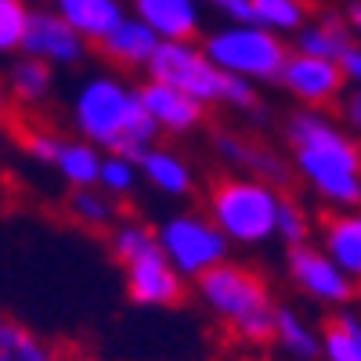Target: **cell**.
I'll list each match as a JSON object with an SVG mask.
<instances>
[{"label":"cell","instance_id":"cell-35","mask_svg":"<svg viewBox=\"0 0 361 361\" xmlns=\"http://www.w3.org/2000/svg\"><path fill=\"white\" fill-rule=\"evenodd\" d=\"M8 105H11V94H8V83L0 80V112H4Z\"/></svg>","mask_w":361,"mask_h":361},{"label":"cell","instance_id":"cell-19","mask_svg":"<svg viewBox=\"0 0 361 361\" xmlns=\"http://www.w3.org/2000/svg\"><path fill=\"white\" fill-rule=\"evenodd\" d=\"M137 170H141V180H148L156 192L170 195V199H185L195 192V173L192 166L185 163V156L170 152V148L156 145L137 159Z\"/></svg>","mask_w":361,"mask_h":361},{"label":"cell","instance_id":"cell-34","mask_svg":"<svg viewBox=\"0 0 361 361\" xmlns=\"http://www.w3.org/2000/svg\"><path fill=\"white\" fill-rule=\"evenodd\" d=\"M343 18H347V25H350L354 44H361V0H350V4L343 8Z\"/></svg>","mask_w":361,"mask_h":361},{"label":"cell","instance_id":"cell-10","mask_svg":"<svg viewBox=\"0 0 361 361\" xmlns=\"http://www.w3.org/2000/svg\"><path fill=\"white\" fill-rule=\"evenodd\" d=\"M22 54L40 58V62H47L51 69H73V66L87 62L90 44L58 11L33 8V15H29V29H25V40H22Z\"/></svg>","mask_w":361,"mask_h":361},{"label":"cell","instance_id":"cell-25","mask_svg":"<svg viewBox=\"0 0 361 361\" xmlns=\"http://www.w3.org/2000/svg\"><path fill=\"white\" fill-rule=\"evenodd\" d=\"M253 4V25L271 29L279 37H296L311 22L307 0H250Z\"/></svg>","mask_w":361,"mask_h":361},{"label":"cell","instance_id":"cell-24","mask_svg":"<svg viewBox=\"0 0 361 361\" xmlns=\"http://www.w3.org/2000/svg\"><path fill=\"white\" fill-rule=\"evenodd\" d=\"M0 361H69V357L54 350L47 340H40L33 329L0 318Z\"/></svg>","mask_w":361,"mask_h":361},{"label":"cell","instance_id":"cell-22","mask_svg":"<svg viewBox=\"0 0 361 361\" xmlns=\"http://www.w3.org/2000/svg\"><path fill=\"white\" fill-rule=\"evenodd\" d=\"M66 209L73 214L76 224L90 228V231H112L119 221V199H112L102 188H73V195L66 199Z\"/></svg>","mask_w":361,"mask_h":361},{"label":"cell","instance_id":"cell-11","mask_svg":"<svg viewBox=\"0 0 361 361\" xmlns=\"http://www.w3.org/2000/svg\"><path fill=\"white\" fill-rule=\"evenodd\" d=\"M282 90L289 98H296L304 109H329L343 102L347 94V76L340 62H325V58H307V54H289V62L279 76Z\"/></svg>","mask_w":361,"mask_h":361},{"label":"cell","instance_id":"cell-18","mask_svg":"<svg viewBox=\"0 0 361 361\" xmlns=\"http://www.w3.org/2000/svg\"><path fill=\"white\" fill-rule=\"evenodd\" d=\"M159 44H163V40L152 33V29H148L141 18L130 15V18L119 25L109 40H102L94 51H102L116 69H148V62L156 58Z\"/></svg>","mask_w":361,"mask_h":361},{"label":"cell","instance_id":"cell-16","mask_svg":"<svg viewBox=\"0 0 361 361\" xmlns=\"http://www.w3.org/2000/svg\"><path fill=\"white\" fill-rule=\"evenodd\" d=\"M322 250L340 264L343 275L361 286V209H336L322 217Z\"/></svg>","mask_w":361,"mask_h":361},{"label":"cell","instance_id":"cell-36","mask_svg":"<svg viewBox=\"0 0 361 361\" xmlns=\"http://www.w3.org/2000/svg\"><path fill=\"white\" fill-rule=\"evenodd\" d=\"M22 4H29V0H22Z\"/></svg>","mask_w":361,"mask_h":361},{"label":"cell","instance_id":"cell-15","mask_svg":"<svg viewBox=\"0 0 361 361\" xmlns=\"http://www.w3.org/2000/svg\"><path fill=\"white\" fill-rule=\"evenodd\" d=\"M51 11L62 15L90 47L109 40L130 18L123 0H51Z\"/></svg>","mask_w":361,"mask_h":361},{"label":"cell","instance_id":"cell-7","mask_svg":"<svg viewBox=\"0 0 361 361\" xmlns=\"http://www.w3.org/2000/svg\"><path fill=\"white\" fill-rule=\"evenodd\" d=\"M202 51L217 69L238 80H250V83H279L293 54L286 37L260 29V25H235V22L209 29L202 37Z\"/></svg>","mask_w":361,"mask_h":361},{"label":"cell","instance_id":"cell-33","mask_svg":"<svg viewBox=\"0 0 361 361\" xmlns=\"http://www.w3.org/2000/svg\"><path fill=\"white\" fill-rule=\"evenodd\" d=\"M340 69H343V76H347L350 87H361V44H350L347 47V54L340 58Z\"/></svg>","mask_w":361,"mask_h":361},{"label":"cell","instance_id":"cell-2","mask_svg":"<svg viewBox=\"0 0 361 361\" xmlns=\"http://www.w3.org/2000/svg\"><path fill=\"white\" fill-rule=\"evenodd\" d=\"M69 112L83 141L130 159H141L148 148H156L163 134L159 123L141 105L137 87H130L116 73H98L83 80Z\"/></svg>","mask_w":361,"mask_h":361},{"label":"cell","instance_id":"cell-6","mask_svg":"<svg viewBox=\"0 0 361 361\" xmlns=\"http://www.w3.org/2000/svg\"><path fill=\"white\" fill-rule=\"evenodd\" d=\"M286 192L257 177H221L206 192V217L231 246H264L279 231V209Z\"/></svg>","mask_w":361,"mask_h":361},{"label":"cell","instance_id":"cell-26","mask_svg":"<svg viewBox=\"0 0 361 361\" xmlns=\"http://www.w3.org/2000/svg\"><path fill=\"white\" fill-rule=\"evenodd\" d=\"M322 357L325 361H361V318L343 311L322 329Z\"/></svg>","mask_w":361,"mask_h":361},{"label":"cell","instance_id":"cell-5","mask_svg":"<svg viewBox=\"0 0 361 361\" xmlns=\"http://www.w3.org/2000/svg\"><path fill=\"white\" fill-rule=\"evenodd\" d=\"M109 250L123 267L127 296L137 307H177L185 300V279L166 260L156 228L123 217L109 231Z\"/></svg>","mask_w":361,"mask_h":361},{"label":"cell","instance_id":"cell-28","mask_svg":"<svg viewBox=\"0 0 361 361\" xmlns=\"http://www.w3.org/2000/svg\"><path fill=\"white\" fill-rule=\"evenodd\" d=\"M311 235H314L311 214L293 195H286L282 199V209H279V231H275V238H282L286 250H296V246H307Z\"/></svg>","mask_w":361,"mask_h":361},{"label":"cell","instance_id":"cell-30","mask_svg":"<svg viewBox=\"0 0 361 361\" xmlns=\"http://www.w3.org/2000/svg\"><path fill=\"white\" fill-rule=\"evenodd\" d=\"M62 145H66V137L54 134V130H47V127H29V130H22L25 156H33V159L44 163V166H54L58 152H62Z\"/></svg>","mask_w":361,"mask_h":361},{"label":"cell","instance_id":"cell-21","mask_svg":"<svg viewBox=\"0 0 361 361\" xmlns=\"http://www.w3.org/2000/svg\"><path fill=\"white\" fill-rule=\"evenodd\" d=\"M102 152L90 141L83 137H66L62 152L54 159L58 177L66 180L69 188H98V177H102Z\"/></svg>","mask_w":361,"mask_h":361},{"label":"cell","instance_id":"cell-17","mask_svg":"<svg viewBox=\"0 0 361 361\" xmlns=\"http://www.w3.org/2000/svg\"><path fill=\"white\" fill-rule=\"evenodd\" d=\"M350 44H354V37H350V25H347L343 11H322L318 18H311L293 37V51L296 54L325 58V62H340Z\"/></svg>","mask_w":361,"mask_h":361},{"label":"cell","instance_id":"cell-1","mask_svg":"<svg viewBox=\"0 0 361 361\" xmlns=\"http://www.w3.org/2000/svg\"><path fill=\"white\" fill-rule=\"evenodd\" d=\"M293 173L329 206H361V141L322 109H300L286 119Z\"/></svg>","mask_w":361,"mask_h":361},{"label":"cell","instance_id":"cell-31","mask_svg":"<svg viewBox=\"0 0 361 361\" xmlns=\"http://www.w3.org/2000/svg\"><path fill=\"white\" fill-rule=\"evenodd\" d=\"M209 4L235 25H253V4L250 0H209Z\"/></svg>","mask_w":361,"mask_h":361},{"label":"cell","instance_id":"cell-14","mask_svg":"<svg viewBox=\"0 0 361 361\" xmlns=\"http://www.w3.org/2000/svg\"><path fill=\"white\" fill-rule=\"evenodd\" d=\"M202 0H130V15L141 18L159 40H195L202 29Z\"/></svg>","mask_w":361,"mask_h":361},{"label":"cell","instance_id":"cell-13","mask_svg":"<svg viewBox=\"0 0 361 361\" xmlns=\"http://www.w3.org/2000/svg\"><path fill=\"white\" fill-rule=\"evenodd\" d=\"M141 94V105L148 109V116L159 123L163 134H173V137H185V134H195L202 123H206V105L188 98L185 90L177 87H166V83H156V80H145L137 87Z\"/></svg>","mask_w":361,"mask_h":361},{"label":"cell","instance_id":"cell-27","mask_svg":"<svg viewBox=\"0 0 361 361\" xmlns=\"http://www.w3.org/2000/svg\"><path fill=\"white\" fill-rule=\"evenodd\" d=\"M137 180H141L137 159L105 152V159H102V177H98V188H102V192H109L112 199H127V195L134 192Z\"/></svg>","mask_w":361,"mask_h":361},{"label":"cell","instance_id":"cell-23","mask_svg":"<svg viewBox=\"0 0 361 361\" xmlns=\"http://www.w3.org/2000/svg\"><path fill=\"white\" fill-rule=\"evenodd\" d=\"M275 343L296 357V361H314L322 357V333L311 329L304 318H300L293 307L279 304V314H275Z\"/></svg>","mask_w":361,"mask_h":361},{"label":"cell","instance_id":"cell-20","mask_svg":"<svg viewBox=\"0 0 361 361\" xmlns=\"http://www.w3.org/2000/svg\"><path fill=\"white\" fill-rule=\"evenodd\" d=\"M4 83H8V94L15 105H40L54 90V69L47 62H40V58L18 54L4 76Z\"/></svg>","mask_w":361,"mask_h":361},{"label":"cell","instance_id":"cell-29","mask_svg":"<svg viewBox=\"0 0 361 361\" xmlns=\"http://www.w3.org/2000/svg\"><path fill=\"white\" fill-rule=\"evenodd\" d=\"M29 15H33V8L22 0H0V54H22Z\"/></svg>","mask_w":361,"mask_h":361},{"label":"cell","instance_id":"cell-3","mask_svg":"<svg viewBox=\"0 0 361 361\" xmlns=\"http://www.w3.org/2000/svg\"><path fill=\"white\" fill-rule=\"evenodd\" d=\"M195 296L217 314L243 343H267L275 340V314L279 304L260 271L246 264H217L214 271L195 282Z\"/></svg>","mask_w":361,"mask_h":361},{"label":"cell","instance_id":"cell-4","mask_svg":"<svg viewBox=\"0 0 361 361\" xmlns=\"http://www.w3.org/2000/svg\"><path fill=\"white\" fill-rule=\"evenodd\" d=\"M145 73L156 83L185 90L188 98L202 102L206 109L209 105H228V109H238V112L264 116L257 87L250 80H238V76H228L224 69H217L206 58L202 44H195V40H163Z\"/></svg>","mask_w":361,"mask_h":361},{"label":"cell","instance_id":"cell-32","mask_svg":"<svg viewBox=\"0 0 361 361\" xmlns=\"http://www.w3.org/2000/svg\"><path fill=\"white\" fill-rule=\"evenodd\" d=\"M340 116H343V127L350 134H361V87H354V90H347V94H343Z\"/></svg>","mask_w":361,"mask_h":361},{"label":"cell","instance_id":"cell-8","mask_svg":"<svg viewBox=\"0 0 361 361\" xmlns=\"http://www.w3.org/2000/svg\"><path fill=\"white\" fill-rule=\"evenodd\" d=\"M156 235H159V246H163L166 260L180 271L185 282L188 279L199 282L206 271L224 264L231 253V243L224 238V231L206 214H173L156 228Z\"/></svg>","mask_w":361,"mask_h":361},{"label":"cell","instance_id":"cell-12","mask_svg":"<svg viewBox=\"0 0 361 361\" xmlns=\"http://www.w3.org/2000/svg\"><path fill=\"white\" fill-rule=\"evenodd\" d=\"M214 152L243 177H257V180H267L275 188H289L293 180V163L282 159L275 148H264L235 130H214Z\"/></svg>","mask_w":361,"mask_h":361},{"label":"cell","instance_id":"cell-9","mask_svg":"<svg viewBox=\"0 0 361 361\" xmlns=\"http://www.w3.org/2000/svg\"><path fill=\"white\" fill-rule=\"evenodd\" d=\"M286 275L304 296L318 300V304H329V307L350 304L354 293H357V282L350 275H343L340 264L322 246H311V243L286 250Z\"/></svg>","mask_w":361,"mask_h":361}]
</instances>
